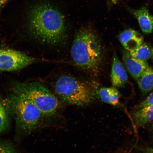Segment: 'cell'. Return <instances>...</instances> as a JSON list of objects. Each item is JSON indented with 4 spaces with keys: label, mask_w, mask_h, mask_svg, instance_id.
Masks as SVG:
<instances>
[{
    "label": "cell",
    "mask_w": 153,
    "mask_h": 153,
    "mask_svg": "<svg viewBox=\"0 0 153 153\" xmlns=\"http://www.w3.org/2000/svg\"><path fill=\"white\" fill-rule=\"evenodd\" d=\"M130 11L137 19L143 33L146 34L152 33L153 30V15L150 14L148 9L142 7Z\"/></svg>",
    "instance_id": "obj_10"
},
{
    "label": "cell",
    "mask_w": 153,
    "mask_h": 153,
    "mask_svg": "<svg viewBox=\"0 0 153 153\" xmlns=\"http://www.w3.org/2000/svg\"><path fill=\"white\" fill-rule=\"evenodd\" d=\"M35 59L20 51L11 49H0V71H16L35 62Z\"/></svg>",
    "instance_id": "obj_6"
},
{
    "label": "cell",
    "mask_w": 153,
    "mask_h": 153,
    "mask_svg": "<svg viewBox=\"0 0 153 153\" xmlns=\"http://www.w3.org/2000/svg\"><path fill=\"white\" fill-rule=\"evenodd\" d=\"M129 52L131 56L135 58L146 61L152 57V48L148 44L143 42L134 50Z\"/></svg>",
    "instance_id": "obj_14"
},
{
    "label": "cell",
    "mask_w": 153,
    "mask_h": 153,
    "mask_svg": "<svg viewBox=\"0 0 153 153\" xmlns=\"http://www.w3.org/2000/svg\"><path fill=\"white\" fill-rule=\"evenodd\" d=\"M138 150L143 153H153V148L148 146L138 147Z\"/></svg>",
    "instance_id": "obj_18"
},
{
    "label": "cell",
    "mask_w": 153,
    "mask_h": 153,
    "mask_svg": "<svg viewBox=\"0 0 153 153\" xmlns=\"http://www.w3.org/2000/svg\"><path fill=\"white\" fill-rule=\"evenodd\" d=\"M119 41L125 50L129 52L134 50L143 42L142 34L134 30L129 29L120 34Z\"/></svg>",
    "instance_id": "obj_8"
},
{
    "label": "cell",
    "mask_w": 153,
    "mask_h": 153,
    "mask_svg": "<svg viewBox=\"0 0 153 153\" xmlns=\"http://www.w3.org/2000/svg\"><path fill=\"white\" fill-rule=\"evenodd\" d=\"M111 78L112 85L116 87H123L128 81L127 72L116 54L113 59Z\"/></svg>",
    "instance_id": "obj_9"
},
{
    "label": "cell",
    "mask_w": 153,
    "mask_h": 153,
    "mask_svg": "<svg viewBox=\"0 0 153 153\" xmlns=\"http://www.w3.org/2000/svg\"><path fill=\"white\" fill-rule=\"evenodd\" d=\"M9 125V119L7 110L0 99V133L5 131Z\"/></svg>",
    "instance_id": "obj_15"
},
{
    "label": "cell",
    "mask_w": 153,
    "mask_h": 153,
    "mask_svg": "<svg viewBox=\"0 0 153 153\" xmlns=\"http://www.w3.org/2000/svg\"><path fill=\"white\" fill-rule=\"evenodd\" d=\"M153 105V92L151 93L144 100L137 105L134 108L135 110L139 109L144 107Z\"/></svg>",
    "instance_id": "obj_17"
},
{
    "label": "cell",
    "mask_w": 153,
    "mask_h": 153,
    "mask_svg": "<svg viewBox=\"0 0 153 153\" xmlns=\"http://www.w3.org/2000/svg\"><path fill=\"white\" fill-rule=\"evenodd\" d=\"M71 55L76 66L91 74L98 73L102 65L103 52L100 40L93 29L84 26L76 32Z\"/></svg>",
    "instance_id": "obj_2"
},
{
    "label": "cell",
    "mask_w": 153,
    "mask_h": 153,
    "mask_svg": "<svg viewBox=\"0 0 153 153\" xmlns=\"http://www.w3.org/2000/svg\"><path fill=\"white\" fill-rule=\"evenodd\" d=\"M152 59H153V47L152 48Z\"/></svg>",
    "instance_id": "obj_21"
},
{
    "label": "cell",
    "mask_w": 153,
    "mask_h": 153,
    "mask_svg": "<svg viewBox=\"0 0 153 153\" xmlns=\"http://www.w3.org/2000/svg\"><path fill=\"white\" fill-rule=\"evenodd\" d=\"M8 1L9 0H0V9L2 8Z\"/></svg>",
    "instance_id": "obj_19"
},
{
    "label": "cell",
    "mask_w": 153,
    "mask_h": 153,
    "mask_svg": "<svg viewBox=\"0 0 153 153\" xmlns=\"http://www.w3.org/2000/svg\"><path fill=\"white\" fill-rule=\"evenodd\" d=\"M99 97L103 102L116 106L119 105V99L121 94L114 88H101L97 92Z\"/></svg>",
    "instance_id": "obj_12"
},
{
    "label": "cell",
    "mask_w": 153,
    "mask_h": 153,
    "mask_svg": "<svg viewBox=\"0 0 153 153\" xmlns=\"http://www.w3.org/2000/svg\"><path fill=\"white\" fill-rule=\"evenodd\" d=\"M5 104L7 110L14 117L21 129L29 132L37 128L43 114L22 94L14 89Z\"/></svg>",
    "instance_id": "obj_3"
},
{
    "label": "cell",
    "mask_w": 153,
    "mask_h": 153,
    "mask_svg": "<svg viewBox=\"0 0 153 153\" xmlns=\"http://www.w3.org/2000/svg\"><path fill=\"white\" fill-rule=\"evenodd\" d=\"M28 26L33 37L42 43L57 45L67 36L65 19L56 7L46 2H40L28 12Z\"/></svg>",
    "instance_id": "obj_1"
},
{
    "label": "cell",
    "mask_w": 153,
    "mask_h": 153,
    "mask_svg": "<svg viewBox=\"0 0 153 153\" xmlns=\"http://www.w3.org/2000/svg\"><path fill=\"white\" fill-rule=\"evenodd\" d=\"M123 56L124 64L128 72L136 80L149 67L146 61L135 58L125 50L123 51Z\"/></svg>",
    "instance_id": "obj_7"
},
{
    "label": "cell",
    "mask_w": 153,
    "mask_h": 153,
    "mask_svg": "<svg viewBox=\"0 0 153 153\" xmlns=\"http://www.w3.org/2000/svg\"><path fill=\"white\" fill-rule=\"evenodd\" d=\"M15 150L12 145L8 142L0 141V153H15Z\"/></svg>",
    "instance_id": "obj_16"
},
{
    "label": "cell",
    "mask_w": 153,
    "mask_h": 153,
    "mask_svg": "<svg viewBox=\"0 0 153 153\" xmlns=\"http://www.w3.org/2000/svg\"><path fill=\"white\" fill-rule=\"evenodd\" d=\"M132 118L137 128L153 121V105L135 110L132 113Z\"/></svg>",
    "instance_id": "obj_11"
},
{
    "label": "cell",
    "mask_w": 153,
    "mask_h": 153,
    "mask_svg": "<svg viewBox=\"0 0 153 153\" xmlns=\"http://www.w3.org/2000/svg\"><path fill=\"white\" fill-rule=\"evenodd\" d=\"M111 1L114 4H116L120 0H111Z\"/></svg>",
    "instance_id": "obj_20"
},
{
    "label": "cell",
    "mask_w": 153,
    "mask_h": 153,
    "mask_svg": "<svg viewBox=\"0 0 153 153\" xmlns=\"http://www.w3.org/2000/svg\"><path fill=\"white\" fill-rule=\"evenodd\" d=\"M57 95L69 104L83 106L90 103L95 97L93 88L71 76H60L55 84Z\"/></svg>",
    "instance_id": "obj_4"
},
{
    "label": "cell",
    "mask_w": 153,
    "mask_h": 153,
    "mask_svg": "<svg viewBox=\"0 0 153 153\" xmlns=\"http://www.w3.org/2000/svg\"><path fill=\"white\" fill-rule=\"evenodd\" d=\"M152 128L153 131V121L152 122Z\"/></svg>",
    "instance_id": "obj_22"
},
{
    "label": "cell",
    "mask_w": 153,
    "mask_h": 153,
    "mask_svg": "<svg viewBox=\"0 0 153 153\" xmlns=\"http://www.w3.org/2000/svg\"><path fill=\"white\" fill-rule=\"evenodd\" d=\"M143 95L153 89V68L149 66L136 80Z\"/></svg>",
    "instance_id": "obj_13"
},
{
    "label": "cell",
    "mask_w": 153,
    "mask_h": 153,
    "mask_svg": "<svg viewBox=\"0 0 153 153\" xmlns=\"http://www.w3.org/2000/svg\"><path fill=\"white\" fill-rule=\"evenodd\" d=\"M14 89L24 95L39 110L43 116L51 117L56 113L58 99L45 86L38 82L20 83Z\"/></svg>",
    "instance_id": "obj_5"
}]
</instances>
